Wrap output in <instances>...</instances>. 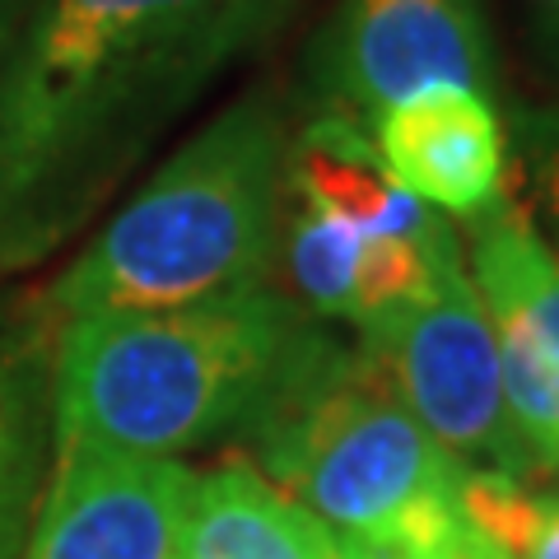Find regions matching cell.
<instances>
[{"mask_svg": "<svg viewBox=\"0 0 559 559\" xmlns=\"http://www.w3.org/2000/svg\"><path fill=\"white\" fill-rule=\"evenodd\" d=\"M182 559H336V532L248 462H219L197 476Z\"/></svg>", "mask_w": 559, "mask_h": 559, "instance_id": "10", "label": "cell"}, {"mask_svg": "<svg viewBox=\"0 0 559 559\" xmlns=\"http://www.w3.org/2000/svg\"><path fill=\"white\" fill-rule=\"evenodd\" d=\"M382 168L439 215H476L509 191V127L471 90H425L369 121Z\"/></svg>", "mask_w": 559, "mask_h": 559, "instance_id": "8", "label": "cell"}, {"mask_svg": "<svg viewBox=\"0 0 559 559\" xmlns=\"http://www.w3.org/2000/svg\"><path fill=\"white\" fill-rule=\"evenodd\" d=\"M425 90L499 94L480 0H341L304 47V108L369 131Z\"/></svg>", "mask_w": 559, "mask_h": 559, "instance_id": "6", "label": "cell"}, {"mask_svg": "<svg viewBox=\"0 0 559 559\" xmlns=\"http://www.w3.org/2000/svg\"><path fill=\"white\" fill-rule=\"evenodd\" d=\"M457 503L503 559H559V489L462 471Z\"/></svg>", "mask_w": 559, "mask_h": 559, "instance_id": "13", "label": "cell"}, {"mask_svg": "<svg viewBox=\"0 0 559 559\" xmlns=\"http://www.w3.org/2000/svg\"><path fill=\"white\" fill-rule=\"evenodd\" d=\"M355 336L378 355L411 415L462 471L540 485L509 415L495 326L476 299L466 261L443 271L429 294L382 312Z\"/></svg>", "mask_w": 559, "mask_h": 559, "instance_id": "5", "label": "cell"}, {"mask_svg": "<svg viewBox=\"0 0 559 559\" xmlns=\"http://www.w3.org/2000/svg\"><path fill=\"white\" fill-rule=\"evenodd\" d=\"M197 471L178 457L57 448L24 559H182Z\"/></svg>", "mask_w": 559, "mask_h": 559, "instance_id": "7", "label": "cell"}, {"mask_svg": "<svg viewBox=\"0 0 559 559\" xmlns=\"http://www.w3.org/2000/svg\"><path fill=\"white\" fill-rule=\"evenodd\" d=\"M242 433L280 495L336 536L439 555L462 527V466L411 415L359 336L312 326Z\"/></svg>", "mask_w": 559, "mask_h": 559, "instance_id": "4", "label": "cell"}, {"mask_svg": "<svg viewBox=\"0 0 559 559\" xmlns=\"http://www.w3.org/2000/svg\"><path fill=\"white\" fill-rule=\"evenodd\" d=\"M43 476V415L38 373L24 349L0 331V550H20L38 509Z\"/></svg>", "mask_w": 559, "mask_h": 559, "instance_id": "12", "label": "cell"}, {"mask_svg": "<svg viewBox=\"0 0 559 559\" xmlns=\"http://www.w3.org/2000/svg\"><path fill=\"white\" fill-rule=\"evenodd\" d=\"M285 182L299 205L341 219L359 234H425L448 219L425 201H415L406 187H396L369 131L341 117H308L289 135Z\"/></svg>", "mask_w": 559, "mask_h": 559, "instance_id": "9", "label": "cell"}, {"mask_svg": "<svg viewBox=\"0 0 559 559\" xmlns=\"http://www.w3.org/2000/svg\"><path fill=\"white\" fill-rule=\"evenodd\" d=\"M294 0H38L0 66V266L61 242Z\"/></svg>", "mask_w": 559, "mask_h": 559, "instance_id": "1", "label": "cell"}, {"mask_svg": "<svg viewBox=\"0 0 559 559\" xmlns=\"http://www.w3.org/2000/svg\"><path fill=\"white\" fill-rule=\"evenodd\" d=\"M289 108L248 90L187 135L51 285V312L201 304L266 285L285 234Z\"/></svg>", "mask_w": 559, "mask_h": 559, "instance_id": "3", "label": "cell"}, {"mask_svg": "<svg viewBox=\"0 0 559 559\" xmlns=\"http://www.w3.org/2000/svg\"><path fill=\"white\" fill-rule=\"evenodd\" d=\"M439 555H443V559H503L480 532H471V527H466V518H462V527L452 532V540H448Z\"/></svg>", "mask_w": 559, "mask_h": 559, "instance_id": "17", "label": "cell"}, {"mask_svg": "<svg viewBox=\"0 0 559 559\" xmlns=\"http://www.w3.org/2000/svg\"><path fill=\"white\" fill-rule=\"evenodd\" d=\"M466 275L485 308H503L527 322L559 369V261L522 215L513 191L466 215Z\"/></svg>", "mask_w": 559, "mask_h": 559, "instance_id": "11", "label": "cell"}, {"mask_svg": "<svg viewBox=\"0 0 559 559\" xmlns=\"http://www.w3.org/2000/svg\"><path fill=\"white\" fill-rule=\"evenodd\" d=\"M312 326L318 318L275 285L66 318L51 355V443L178 457L242 433Z\"/></svg>", "mask_w": 559, "mask_h": 559, "instance_id": "2", "label": "cell"}, {"mask_svg": "<svg viewBox=\"0 0 559 559\" xmlns=\"http://www.w3.org/2000/svg\"><path fill=\"white\" fill-rule=\"evenodd\" d=\"M336 559H443L433 550H415L401 540H364V536H336Z\"/></svg>", "mask_w": 559, "mask_h": 559, "instance_id": "15", "label": "cell"}, {"mask_svg": "<svg viewBox=\"0 0 559 559\" xmlns=\"http://www.w3.org/2000/svg\"><path fill=\"white\" fill-rule=\"evenodd\" d=\"M0 559H24V546L20 550H0Z\"/></svg>", "mask_w": 559, "mask_h": 559, "instance_id": "19", "label": "cell"}, {"mask_svg": "<svg viewBox=\"0 0 559 559\" xmlns=\"http://www.w3.org/2000/svg\"><path fill=\"white\" fill-rule=\"evenodd\" d=\"M540 43H546V51H550V61L559 66V0L546 10V20H540Z\"/></svg>", "mask_w": 559, "mask_h": 559, "instance_id": "18", "label": "cell"}, {"mask_svg": "<svg viewBox=\"0 0 559 559\" xmlns=\"http://www.w3.org/2000/svg\"><path fill=\"white\" fill-rule=\"evenodd\" d=\"M33 5H38V0H0V66H5L14 43H20V33L28 24Z\"/></svg>", "mask_w": 559, "mask_h": 559, "instance_id": "16", "label": "cell"}, {"mask_svg": "<svg viewBox=\"0 0 559 559\" xmlns=\"http://www.w3.org/2000/svg\"><path fill=\"white\" fill-rule=\"evenodd\" d=\"M509 191L559 261V103L509 117Z\"/></svg>", "mask_w": 559, "mask_h": 559, "instance_id": "14", "label": "cell"}]
</instances>
